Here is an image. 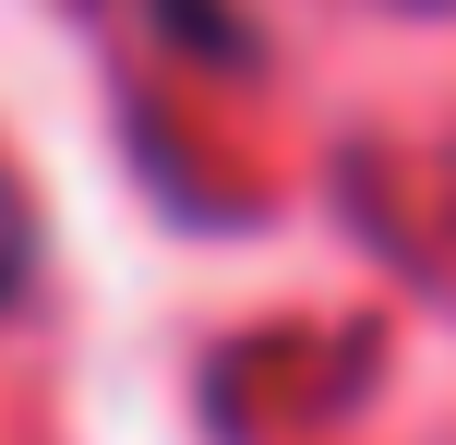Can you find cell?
Returning <instances> with one entry per match:
<instances>
[{"label":"cell","mask_w":456,"mask_h":445,"mask_svg":"<svg viewBox=\"0 0 456 445\" xmlns=\"http://www.w3.org/2000/svg\"><path fill=\"white\" fill-rule=\"evenodd\" d=\"M24 277H37V217H24V193L0 181V313L24 301Z\"/></svg>","instance_id":"obj_1"}]
</instances>
